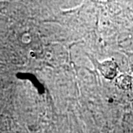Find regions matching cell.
Here are the masks:
<instances>
[{"instance_id": "2", "label": "cell", "mask_w": 133, "mask_h": 133, "mask_svg": "<svg viewBox=\"0 0 133 133\" xmlns=\"http://www.w3.org/2000/svg\"><path fill=\"white\" fill-rule=\"evenodd\" d=\"M115 83L120 89L127 90L132 85V78L127 74H122L116 78Z\"/></svg>"}, {"instance_id": "1", "label": "cell", "mask_w": 133, "mask_h": 133, "mask_svg": "<svg viewBox=\"0 0 133 133\" xmlns=\"http://www.w3.org/2000/svg\"><path fill=\"white\" fill-rule=\"evenodd\" d=\"M98 69L106 78L113 79L118 72V65L112 60H106L98 64Z\"/></svg>"}]
</instances>
